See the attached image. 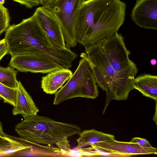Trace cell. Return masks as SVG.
Segmentation results:
<instances>
[{
  "label": "cell",
  "mask_w": 157,
  "mask_h": 157,
  "mask_svg": "<svg viewBox=\"0 0 157 157\" xmlns=\"http://www.w3.org/2000/svg\"><path fill=\"white\" fill-rule=\"evenodd\" d=\"M126 9L121 0H84L75 19L77 42L86 48L112 36L123 24Z\"/></svg>",
  "instance_id": "6da1fadb"
},
{
  "label": "cell",
  "mask_w": 157,
  "mask_h": 157,
  "mask_svg": "<svg viewBox=\"0 0 157 157\" xmlns=\"http://www.w3.org/2000/svg\"><path fill=\"white\" fill-rule=\"evenodd\" d=\"M15 130L26 144L49 146L56 144L65 151L71 149L68 138L81 132V128L77 125L37 114L24 119L15 126Z\"/></svg>",
  "instance_id": "7a4b0ae2"
},
{
  "label": "cell",
  "mask_w": 157,
  "mask_h": 157,
  "mask_svg": "<svg viewBox=\"0 0 157 157\" xmlns=\"http://www.w3.org/2000/svg\"><path fill=\"white\" fill-rule=\"evenodd\" d=\"M11 56L24 54L49 56L54 48L34 13L20 23L10 25L4 38Z\"/></svg>",
  "instance_id": "3957f363"
},
{
  "label": "cell",
  "mask_w": 157,
  "mask_h": 157,
  "mask_svg": "<svg viewBox=\"0 0 157 157\" xmlns=\"http://www.w3.org/2000/svg\"><path fill=\"white\" fill-rule=\"evenodd\" d=\"M81 59L74 73L67 83L54 94L53 104L57 105L69 99L82 97L94 99L98 95V86L86 53H82Z\"/></svg>",
  "instance_id": "277c9868"
},
{
  "label": "cell",
  "mask_w": 157,
  "mask_h": 157,
  "mask_svg": "<svg viewBox=\"0 0 157 157\" xmlns=\"http://www.w3.org/2000/svg\"><path fill=\"white\" fill-rule=\"evenodd\" d=\"M84 0H49L44 7L52 12L58 19L66 47H74L77 44L75 22L78 9Z\"/></svg>",
  "instance_id": "5b68a950"
},
{
  "label": "cell",
  "mask_w": 157,
  "mask_h": 157,
  "mask_svg": "<svg viewBox=\"0 0 157 157\" xmlns=\"http://www.w3.org/2000/svg\"><path fill=\"white\" fill-rule=\"evenodd\" d=\"M138 70L136 64L132 60L124 67L116 71L108 84L106 100L103 114L112 99L126 100L130 91L134 88V80Z\"/></svg>",
  "instance_id": "8992f818"
},
{
  "label": "cell",
  "mask_w": 157,
  "mask_h": 157,
  "mask_svg": "<svg viewBox=\"0 0 157 157\" xmlns=\"http://www.w3.org/2000/svg\"><path fill=\"white\" fill-rule=\"evenodd\" d=\"M9 65L21 72L43 74L62 68L49 58L39 54L11 56Z\"/></svg>",
  "instance_id": "52a82bcc"
},
{
  "label": "cell",
  "mask_w": 157,
  "mask_h": 157,
  "mask_svg": "<svg viewBox=\"0 0 157 157\" xmlns=\"http://www.w3.org/2000/svg\"><path fill=\"white\" fill-rule=\"evenodd\" d=\"M101 46L108 60L115 72L124 67L130 62V52L126 48L124 38L116 33L101 42Z\"/></svg>",
  "instance_id": "ba28073f"
},
{
  "label": "cell",
  "mask_w": 157,
  "mask_h": 157,
  "mask_svg": "<svg viewBox=\"0 0 157 157\" xmlns=\"http://www.w3.org/2000/svg\"><path fill=\"white\" fill-rule=\"evenodd\" d=\"M90 146L113 156H129L133 155L157 154L156 148L144 147L136 143L119 141L115 140L98 143Z\"/></svg>",
  "instance_id": "9c48e42d"
},
{
  "label": "cell",
  "mask_w": 157,
  "mask_h": 157,
  "mask_svg": "<svg viewBox=\"0 0 157 157\" xmlns=\"http://www.w3.org/2000/svg\"><path fill=\"white\" fill-rule=\"evenodd\" d=\"M34 13L44 31L56 48H67L59 22L55 15L43 6L37 8Z\"/></svg>",
  "instance_id": "30bf717a"
},
{
  "label": "cell",
  "mask_w": 157,
  "mask_h": 157,
  "mask_svg": "<svg viewBox=\"0 0 157 157\" xmlns=\"http://www.w3.org/2000/svg\"><path fill=\"white\" fill-rule=\"evenodd\" d=\"M131 17L139 27L157 30V0H136Z\"/></svg>",
  "instance_id": "8fae6325"
},
{
  "label": "cell",
  "mask_w": 157,
  "mask_h": 157,
  "mask_svg": "<svg viewBox=\"0 0 157 157\" xmlns=\"http://www.w3.org/2000/svg\"><path fill=\"white\" fill-rule=\"evenodd\" d=\"M85 53L89 59L103 74L108 86L115 71L111 66L102 47L101 43H97L88 47L85 48Z\"/></svg>",
  "instance_id": "7c38bea8"
},
{
  "label": "cell",
  "mask_w": 157,
  "mask_h": 157,
  "mask_svg": "<svg viewBox=\"0 0 157 157\" xmlns=\"http://www.w3.org/2000/svg\"><path fill=\"white\" fill-rule=\"evenodd\" d=\"M13 106V114H21L24 119L37 115L39 112L31 96L20 81L18 82L16 103Z\"/></svg>",
  "instance_id": "4fadbf2b"
},
{
  "label": "cell",
  "mask_w": 157,
  "mask_h": 157,
  "mask_svg": "<svg viewBox=\"0 0 157 157\" xmlns=\"http://www.w3.org/2000/svg\"><path fill=\"white\" fill-rule=\"evenodd\" d=\"M73 73L69 69L60 68L42 77L41 88L48 94H54L70 78Z\"/></svg>",
  "instance_id": "5bb4252c"
},
{
  "label": "cell",
  "mask_w": 157,
  "mask_h": 157,
  "mask_svg": "<svg viewBox=\"0 0 157 157\" xmlns=\"http://www.w3.org/2000/svg\"><path fill=\"white\" fill-rule=\"evenodd\" d=\"M134 89L140 91L144 96L157 101V76L149 74L140 75L135 78Z\"/></svg>",
  "instance_id": "9a60e30c"
},
{
  "label": "cell",
  "mask_w": 157,
  "mask_h": 157,
  "mask_svg": "<svg viewBox=\"0 0 157 157\" xmlns=\"http://www.w3.org/2000/svg\"><path fill=\"white\" fill-rule=\"evenodd\" d=\"M76 140L78 145L76 148L81 149L99 142H103L115 140V136L109 134L99 131L94 129L83 130L79 134Z\"/></svg>",
  "instance_id": "2e32d148"
},
{
  "label": "cell",
  "mask_w": 157,
  "mask_h": 157,
  "mask_svg": "<svg viewBox=\"0 0 157 157\" xmlns=\"http://www.w3.org/2000/svg\"><path fill=\"white\" fill-rule=\"evenodd\" d=\"M31 148V145L20 141L15 139L14 137L8 136L4 132L0 134V154L2 156Z\"/></svg>",
  "instance_id": "e0dca14e"
},
{
  "label": "cell",
  "mask_w": 157,
  "mask_h": 157,
  "mask_svg": "<svg viewBox=\"0 0 157 157\" xmlns=\"http://www.w3.org/2000/svg\"><path fill=\"white\" fill-rule=\"evenodd\" d=\"M17 71L9 66H0V82L10 88L16 89L18 81L16 78Z\"/></svg>",
  "instance_id": "ac0fdd59"
},
{
  "label": "cell",
  "mask_w": 157,
  "mask_h": 157,
  "mask_svg": "<svg viewBox=\"0 0 157 157\" xmlns=\"http://www.w3.org/2000/svg\"><path fill=\"white\" fill-rule=\"evenodd\" d=\"M0 96L4 102L14 106L17 96V89L9 87L0 82Z\"/></svg>",
  "instance_id": "d6986e66"
},
{
  "label": "cell",
  "mask_w": 157,
  "mask_h": 157,
  "mask_svg": "<svg viewBox=\"0 0 157 157\" xmlns=\"http://www.w3.org/2000/svg\"><path fill=\"white\" fill-rule=\"evenodd\" d=\"M88 59L96 83L100 87L106 91L107 89V85L103 74L88 58Z\"/></svg>",
  "instance_id": "ffe728a7"
},
{
  "label": "cell",
  "mask_w": 157,
  "mask_h": 157,
  "mask_svg": "<svg viewBox=\"0 0 157 157\" xmlns=\"http://www.w3.org/2000/svg\"><path fill=\"white\" fill-rule=\"evenodd\" d=\"M10 21L8 10L0 4V36L10 25Z\"/></svg>",
  "instance_id": "44dd1931"
},
{
  "label": "cell",
  "mask_w": 157,
  "mask_h": 157,
  "mask_svg": "<svg viewBox=\"0 0 157 157\" xmlns=\"http://www.w3.org/2000/svg\"><path fill=\"white\" fill-rule=\"evenodd\" d=\"M21 5L24 6L26 8L31 9L33 7L40 4L39 0H12Z\"/></svg>",
  "instance_id": "7402d4cb"
},
{
  "label": "cell",
  "mask_w": 157,
  "mask_h": 157,
  "mask_svg": "<svg viewBox=\"0 0 157 157\" xmlns=\"http://www.w3.org/2000/svg\"><path fill=\"white\" fill-rule=\"evenodd\" d=\"M130 142L138 144L140 146L146 147H152L149 142L145 138L135 137L132 138Z\"/></svg>",
  "instance_id": "603a6c76"
},
{
  "label": "cell",
  "mask_w": 157,
  "mask_h": 157,
  "mask_svg": "<svg viewBox=\"0 0 157 157\" xmlns=\"http://www.w3.org/2000/svg\"><path fill=\"white\" fill-rule=\"evenodd\" d=\"M8 52V46L5 39L0 40V61Z\"/></svg>",
  "instance_id": "cb8c5ba5"
},
{
  "label": "cell",
  "mask_w": 157,
  "mask_h": 157,
  "mask_svg": "<svg viewBox=\"0 0 157 157\" xmlns=\"http://www.w3.org/2000/svg\"><path fill=\"white\" fill-rule=\"evenodd\" d=\"M155 103H156V105H155V115H154V116L153 117V120H154V121L155 122V123L156 124H157V101H155Z\"/></svg>",
  "instance_id": "d4e9b609"
},
{
  "label": "cell",
  "mask_w": 157,
  "mask_h": 157,
  "mask_svg": "<svg viewBox=\"0 0 157 157\" xmlns=\"http://www.w3.org/2000/svg\"><path fill=\"white\" fill-rule=\"evenodd\" d=\"M150 63L152 65L155 66L157 63V61L155 59H153L150 61Z\"/></svg>",
  "instance_id": "484cf974"
},
{
  "label": "cell",
  "mask_w": 157,
  "mask_h": 157,
  "mask_svg": "<svg viewBox=\"0 0 157 157\" xmlns=\"http://www.w3.org/2000/svg\"><path fill=\"white\" fill-rule=\"evenodd\" d=\"M49 0H39L40 4L44 5Z\"/></svg>",
  "instance_id": "4316f807"
},
{
  "label": "cell",
  "mask_w": 157,
  "mask_h": 157,
  "mask_svg": "<svg viewBox=\"0 0 157 157\" xmlns=\"http://www.w3.org/2000/svg\"><path fill=\"white\" fill-rule=\"evenodd\" d=\"M2 124L0 122V134L3 133Z\"/></svg>",
  "instance_id": "83f0119b"
},
{
  "label": "cell",
  "mask_w": 157,
  "mask_h": 157,
  "mask_svg": "<svg viewBox=\"0 0 157 157\" xmlns=\"http://www.w3.org/2000/svg\"><path fill=\"white\" fill-rule=\"evenodd\" d=\"M5 0H0V4L3 5L4 3Z\"/></svg>",
  "instance_id": "f1b7e54d"
},
{
  "label": "cell",
  "mask_w": 157,
  "mask_h": 157,
  "mask_svg": "<svg viewBox=\"0 0 157 157\" xmlns=\"http://www.w3.org/2000/svg\"><path fill=\"white\" fill-rule=\"evenodd\" d=\"M2 98L0 96V100H1L2 99Z\"/></svg>",
  "instance_id": "f546056e"
}]
</instances>
